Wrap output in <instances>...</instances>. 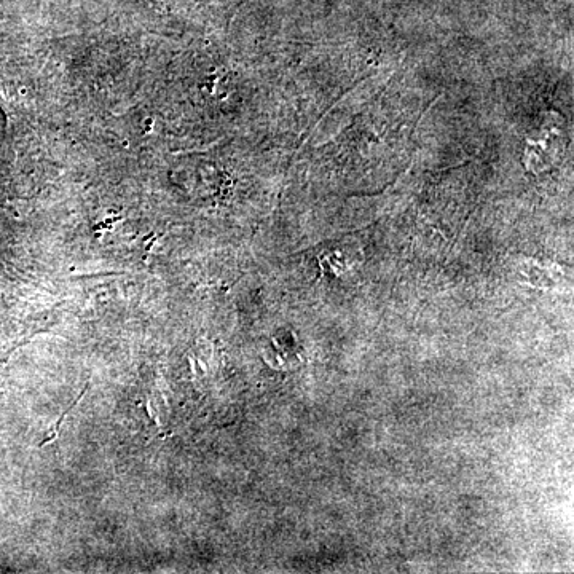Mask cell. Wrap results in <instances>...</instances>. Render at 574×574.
Masks as SVG:
<instances>
[{
	"label": "cell",
	"instance_id": "6da1fadb",
	"mask_svg": "<svg viewBox=\"0 0 574 574\" xmlns=\"http://www.w3.org/2000/svg\"><path fill=\"white\" fill-rule=\"evenodd\" d=\"M88 388H90V383H88V385L85 386V388H83L82 393L79 394V398L75 399V401L72 402V404L69 405V407H67L66 410H64L63 415H61V418H59L58 420V423H56V425L53 426L52 433L47 434V437H45V441L40 442L39 447H44V445L50 444V442H55V439L56 437H58L59 434V429H61V425H63V421L66 420L67 415H69V412H71V410L74 409L75 405L79 404V402L82 401L83 396L87 394Z\"/></svg>",
	"mask_w": 574,
	"mask_h": 574
},
{
	"label": "cell",
	"instance_id": "7a4b0ae2",
	"mask_svg": "<svg viewBox=\"0 0 574 574\" xmlns=\"http://www.w3.org/2000/svg\"><path fill=\"white\" fill-rule=\"evenodd\" d=\"M139 407H141L144 412H146L147 420L150 421V425L155 426V428H160V420H158L157 415H155L154 410L150 407L149 402L147 401H139Z\"/></svg>",
	"mask_w": 574,
	"mask_h": 574
}]
</instances>
